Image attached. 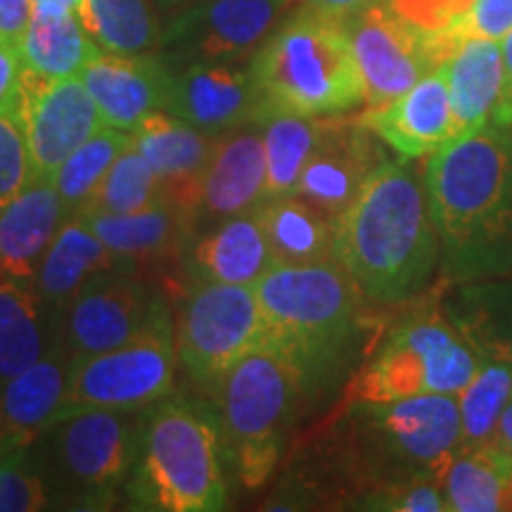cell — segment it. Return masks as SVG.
<instances>
[{
  "mask_svg": "<svg viewBox=\"0 0 512 512\" xmlns=\"http://www.w3.org/2000/svg\"><path fill=\"white\" fill-rule=\"evenodd\" d=\"M430 214L448 278L512 273V128L460 133L425 164Z\"/></svg>",
  "mask_w": 512,
  "mask_h": 512,
  "instance_id": "6da1fadb",
  "label": "cell"
},
{
  "mask_svg": "<svg viewBox=\"0 0 512 512\" xmlns=\"http://www.w3.org/2000/svg\"><path fill=\"white\" fill-rule=\"evenodd\" d=\"M332 226V256L370 302H406L437 266L441 245L425 178L403 162L384 159Z\"/></svg>",
  "mask_w": 512,
  "mask_h": 512,
  "instance_id": "7a4b0ae2",
  "label": "cell"
},
{
  "mask_svg": "<svg viewBox=\"0 0 512 512\" xmlns=\"http://www.w3.org/2000/svg\"><path fill=\"white\" fill-rule=\"evenodd\" d=\"M228 467L216 406L169 394L143 411L124 498L133 510H226Z\"/></svg>",
  "mask_w": 512,
  "mask_h": 512,
  "instance_id": "3957f363",
  "label": "cell"
},
{
  "mask_svg": "<svg viewBox=\"0 0 512 512\" xmlns=\"http://www.w3.org/2000/svg\"><path fill=\"white\" fill-rule=\"evenodd\" d=\"M256 287L268 347L285 354L304 377L306 392L323 384L354 347L363 292L339 261L275 264Z\"/></svg>",
  "mask_w": 512,
  "mask_h": 512,
  "instance_id": "277c9868",
  "label": "cell"
},
{
  "mask_svg": "<svg viewBox=\"0 0 512 512\" xmlns=\"http://www.w3.org/2000/svg\"><path fill=\"white\" fill-rule=\"evenodd\" d=\"M249 74L261 117H332L363 102L347 19L313 8L290 12L256 48Z\"/></svg>",
  "mask_w": 512,
  "mask_h": 512,
  "instance_id": "5b68a950",
  "label": "cell"
},
{
  "mask_svg": "<svg viewBox=\"0 0 512 512\" xmlns=\"http://www.w3.org/2000/svg\"><path fill=\"white\" fill-rule=\"evenodd\" d=\"M349 437L358 470L375 486L444 484L463 441L458 396L420 394L396 401H354Z\"/></svg>",
  "mask_w": 512,
  "mask_h": 512,
  "instance_id": "8992f818",
  "label": "cell"
},
{
  "mask_svg": "<svg viewBox=\"0 0 512 512\" xmlns=\"http://www.w3.org/2000/svg\"><path fill=\"white\" fill-rule=\"evenodd\" d=\"M143 411H74L31 441V460L53 508H112L136 460Z\"/></svg>",
  "mask_w": 512,
  "mask_h": 512,
  "instance_id": "52a82bcc",
  "label": "cell"
},
{
  "mask_svg": "<svg viewBox=\"0 0 512 512\" xmlns=\"http://www.w3.org/2000/svg\"><path fill=\"white\" fill-rule=\"evenodd\" d=\"M304 392L299 368L273 347L242 358L211 392L230 472L245 489H259L271 479Z\"/></svg>",
  "mask_w": 512,
  "mask_h": 512,
  "instance_id": "ba28073f",
  "label": "cell"
},
{
  "mask_svg": "<svg viewBox=\"0 0 512 512\" xmlns=\"http://www.w3.org/2000/svg\"><path fill=\"white\" fill-rule=\"evenodd\" d=\"M484 358L451 320L415 313L384 337L380 349L354 377L349 401H396L420 394L458 396Z\"/></svg>",
  "mask_w": 512,
  "mask_h": 512,
  "instance_id": "9c48e42d",
  "label": "cell"
},
{
  "mask_svg": "<svg viewBox=\"0 0 512 512\" xmlns=\"http://www.w3.org/2000/svg\"><path fill=\"white\" fill-rule=\"evenodd\" d=\"M178 363L214 392L230 368L268 347V328L254 285L192 283L174 318Z\"/></svg>",
  "mask_w": 512,
  "mask_h": 512,
  "instance_id": "30bf717a",
  "label": "cell"
},
{
  "mask_svg": "<svg viewBox=\"0 0 512 512\" xmlns=\"http://www.w3.org/2000/svg\"><path fill=\"white\" fill-rule=\"evenodd\" d=\"M178 366L174 316L164 311L131 342L72 358L62 415L91 408L143 411L174 392Z\"/></svg>",
  "mask_w": 512,
  "mask_h": 512,
  "instance_id": "8fae6325",
  "label": "cell"
},
{
  "mask_svg": "<svg viewBox=\"0 0 512 512\" xmlns=\"http://www.w3.org/2000/svg\"><path fill=\"white\" fill-rule=\"evenodd\" d=\"M347 29L368 107L401 98L456 48L446 34L418 27L387 3L349 17Z\"/></svg>",
  "mask_w": 512,
  "mask_h": 512,
  "instance_id": "7c38bea8",
  "label": "cell"
},
{
  "mask_svg": "<svg viewBox=\"0 0 512 512\" xmlns=\"http://www.w3.org/2000/svg\"><path fill=\"white\" fill-rule=\"evenodd\" d=\"M294 0H200L176 10L159 41L169 69L188 64H233L271 36Z\"/></svg>",
  "mask_w": 512,
  "mask_h": 512,
  "instance_id": "4fadbf2b",
  "label": "cell"
},
{
  "mask_svg": "<svg viewBox=\"0 0 512 512\" xmlns=\"http://www.w3.org/2000/svg\"><path fill=\"white\" fill-rule=\"evenodd\" d=\"M169 311L164 297L121 264L88 280L60 311L62 344L72 358L117 349Z\"/></svg>",
  "mask_w": 512,
  "mask_h": 512,
  "instance_id": "5bb4252c",
  "label": "cell"
},
{
  "mask_svg": "<svg viewBox=\"0 0 512 512\" xmlns=\"http://www.w3.org/2000/svg\"><path fill=\"white\" fill-rule=\"evenodd\" d=\"M22 117L34 181H53L72 152L105 128L79 76L43 81L24 72Z\"/></svg>",
  "mask_w": 512,
  "mask_h": 512,
  "instance_id": "9a60e30c",
  "label": "cell"
},
{
  "mask_svg": "<svg viewBox=\"0 0 512 512\" xmlns=\"http://www.w3.org/2000/svg\"><path fill=\"white\" fill-rule=\"evenodd\" d=\"M373 136L361 119H323V131L299 181L297 195L330 219L342 214L384 162Z\"/></svg>",
  "mask_w": 512,
  "mask_h": 512,
  "instance_id": "2e32d148",
  "label": "cell"
},
{
  "mask_svg": "<svg viewBox=\"0 0 512 512\" xmlns=\"http://www.w3.org/2000/svg\"><path fill=\"white\" fill-rule=\"evenodd\" d=\"M164 112L211 136L259 124L261 102L249 69L235 64H188L171 69Z\"/></svg>",
  "mask_w": 512,
  "mask_h": 512,
  "instance_id": "e0dca14e",
  "label": "cell"
},
{
  "mask_svg": "<svg viewBox=\"0 0 512 512\" xmlns=\"http://www.w3.org/2000/svg\"><path fill=\"white\" fill-rule=\"evenodd\" d=\"M216 140L219 136L204 133L169 112L150 114L131 133L133 147L147 159L159 178L164 200L181 209L192 221V228H195L202 181L214 155Z\"/></svg>",
  "mask_w": 512,
  "mask_h": 512,
  "instance_id": "ac0fdd59",
  "label": "cell"
},
{
  "mask_svg": "<svg viewBox=\"0 0 512 512\" xmlns=\"http://www.w3.org/2000/svg\"><path fill=\"white\" fill-rule=\"evenodd\" d=\"M79 79L98 105L102 124L133 133L155 112H164L171 69L159 55L100 53Z\"/></svg>",
  "mask_w": 512,
  "mask_h": 512,
  "instance_id": "d6986e66",
  "label": "cell"
},
{
  "mask_svg": "<svg viewBox=\"0 0 512 512\" xmlns=\"http://www.w3.org/2000/svg\"><path fill=\"white\" fill-rule=\"evenodd\" d=\"M266 147L259 124L223 133L204 174L195 230L252 211L266 197Z\"/></svg>",
  "mask_w": 512,
  "mask_h": 512,
  "instance_id": "ffe728a7",
  "label": "cell"
},
{
  "mask_svg": "<svg viewBox=\"0 0 512 512\" xmlns=\"http://www.w3.org/2000/svg\"><path fill=\"white\" fill-rule=\"evenodd\" d=\"M361 124L382 138L401 159L425 157L458 136L456 114L444 67L434 69L415 83L411 91L384 107H368Z\"/></svg>",
  "mask_w": 512,
  "mask_h": 512,
  "instance_id": "44dd1931",
  "label": "cell"
},
{
  "mask_svg": "<svg viewBox=\"0 0 512 512\" xmlns=\"http://www.w3.org/2000/svg\"><path fill=\"white\" fill-rule=\"evenodd\" d=\"M181 252L190 283L256 285L275 266L259 207L195 230Z\"/></svg>",
  "mask_w": 512,
  "mask_h": 512,
  "instance_id": "7402d4cb",
  "label": "cell"
},
{
  "mask_svg": "<svg viewBox=\"0 0 512 512\" xmlns=\"http://www.w3.org/2000/svg\"><path fill=\"white\" fill-rule=\"evenodd\" d=\"M72 354L64 344L19 373L0 389V453L29 446L62 418Z\"/></svg>",
  "mask_w": 512,
  "mask_h": 512,
  "instance_id": "603a6c76",
  "label": "cell"
},
{
  "mask_svg": "<svg viewBox=\"0 0 512 512\" xmlns=\"http://www.w3.org/2000/svg\"><path fill=\"white\" fill-rule=\"evenodd\" d=\"M69 219L53 181H31L0 209V275L34 283L57 230Z\"/></svg>",
  "mask_w": 512,
  "mask_h": 512,
  "instance_id": "cb8c5ba5",
  "label": "cell"
},
{
  "mask_svg": "<svg viewBox=\"0 0 512 512\" xmlns=\"http://www.w3.org/2000/svg\"><path fill=\"white\" fill-rule=\"evenodd\" d=\"M62 344L60 313L34 283L0 275V389Z\"/></svg>",
  "mask_w": 512,
  "mask_h": 512,
  "instance_id": "d4e9b609",
  "label": "cell"
},
{
  "mask_svg": "<svg viewBox=\"0 0 512 512\" xmlns=\"http://www.w3.org/2000/svg\"><path fill=\"white\" fill-rule=\"evenodd\" d=\"M121 264H133V261L121 259L86 223L69 216L43 256L34 287L43 302L60 313L88 280Z\"/></svg>",
  "mask_w": 512,
  "mask_h": 512,
  "instance_id": "484cf974",
  "label": "cell"
},
{
  "mask_svg": "<svg viewBox=\"0 0 512 512\" xmlns=\"http://www.w3.org/2000/svg\"><path fill=\"white\" fill-rule=\"evenodd\" d=\"M458 136L489 124L503 86L501 41L470 36L458 41L444 64Z\"/></svg>",
  "mask_w": 512,
  "mask_h": 512,
  "instance_id": "4316f807",
  "label": "cell"
},
{
  "mask_svg": "<svg viewBox=\"0 0 512 512\" xmlns=\"http://www.w3.org/2000/svg\"><path fill=\"white\" fill-rule=\"evenodd\" d=\"M448 320L479 356L512 368V273L465 280Z\"/></svg>",
  "mask_w": 512,
  "mask_h": 512,
  "instance_id": "83f0119b",
  "label": "cell"
},
{
  "mask_svg": "<svg viewBox=\"0 0 512 512\" xmlns=\"http://www.w3.org/2000/svg\"><path fill=\"white\" fill-rule=\"evenodd\" d=\"M98 238L119 254L136 261L162 256L183 249L192 235V221L174 204L162 202L133 214H107V211H81L76 214Z\"/></svg>",
  "mask_w": 512,
  "mask_h": 512,
  "instance_id": "f1b7e54d",
  "label": "cell"
},
{
  "mask_svg": "<svg viewBox=\"0 0 512 512\" xmlns=\"http://www.w3.org/2000/svg\"><path fill=\"white\" fill-rule=\"evenodd\" d=\"M259 214L275 264H316L335 259L332 219L297 192L264 197Z\"/></svg>",
  "mask_w": 512,
  "mask_h": 512,
  "instance_id": "f546056e",
  "label": "cell"
},
{
  "mask_svg": "<svg viewBox=\"0 0 512 512\" xmlns=\"http://www.w3.org/2000/svg\"><path fill=\"white\" fill-rule=\"evenodd\" d=\"M446 510H512V453L496 444L465 448L444 477Z\"/></svg>",
  "mask_w": 512,
  "mask_h": 512,
  "instance_id": "4dcf8cb0",
  "label": "cell"
},
{
  "mask_svg": "<svg viewBox=\"0 0 512 512\" xmlns=\"http://www.w3.org/2000/svg\"><path fill=\"white\" fill-rule=\"evenodd\" d=\"M24 72L43 81L79 76L88 62L100 53L98 43L83 29L76 12L41 15L34 12L31 24L19 43Z\"/></svg>",
  "mask_w": 512,
  "mask_h": 512,
  "instance_id": "1f68e13d",
  "label": "cell"
},
{
  "mask_svg": "<svg viewBox=\"0 0 512 512\" xmlns=\"http://www.w3.org/2000/svg\"><path fill=\"white\" fill-rule=\"evenodd\" d=\"M76 15L102 53L145 55L162 41L150 0H81Z\"/></svg>",
  "mask_w": 512,
  "mask_h": 512,
  "instance_id": "d6a6232c",
  "label": "cell"
},
{
  "mask_svg": "<svg viewBox=\"0 0 512 512\" xmlns=\"http://www.w3.org/2000/svg\"><path fill=\"white\" fill-rule=\"evenodd\" d=\"M259 126L266 147V197L294 195L323 131V119L268 114L259 121Z\"/></svg>",
  "mask_w": 512,
  "mask_h": 512,
  "instance_id": "836d02e7",
  "label": "cell"
},
{
  "mask_svg": "<svg viewBox=\"0 0 512 512\" xmlns=\"http://www.w3.org/2000/svg\"><path fill=\"white\" fill-rule=\"evenodd\" d=\"M131 145V133L117 128H100L93 138H88L72 157L60 166L53 178V185L60 192L69 216H76L91 202L95 190L100 188L102 178L117 162V157Z\"/></svg>",
  "mask_w": 512,
  "mask_h": 512,
  "instance_id": "e575fe53",
  "label": "cell"
},
{
  "mask_svg": "<svg viewBox=\"0 0 512 512\" xmlns=\"http://www.w3.org/2000/svg\"><path fill=\"white\" fill-rule=\"evenodd\" d=\"M512 396V368L501 361L484 358L482 366L458 394L463 441L460 451L494 444L498 420Z\"/></svg>",
  "mask_w": 512,
  "mask_h": 512,
  "instance_id": "d590c367",
  "label": "cell"
},
{
  "mask_svg": "<svg viewBox=\"0 0 512 512\" xmlns=\"http://www.w3.org/2000/svg\"><path fill=\"white\" fill-rule=\"evenodd\" d=\"M164 190L147 159L133 147H126L102 178L91 202L81 211H107V214H133L162 204ZM79 211V214H81Z\"/></svg>",
  "mask_w": 512,
  "mask_h": 512,
  "instance_id": "8d00e7d4",
  "label": "cell"
},
{
  "mask_svg": "<svg viewBox=\"0 0 512 512\" xmlns=\"http://www.w3.org/2000/svg\"><path fill=\"white\" fill-rule=\"evenodd\" d=\"M50 496L38 475L29 446H17L0 453V512L48 510Z\"/></svg>",
  "mask_w": 512,
  "mask_h": 512,
  "instance_id": "74e56055",
  "label": "cell"
},
{
  "mask_svg": "<svg viewBox=\"0 0 512 512\" xmlns=\"http://www.w3.org/2000/svg\"><path fill=\"white\" fill-rule=\"evenodd\" d=\"M34 181L22 105L0 110V209Z\"/></svg>",
  "mask_w": 512,
  "mask_h": 512,
  "instance_id": "f35d334b",
  "label": "cell"
},
{
  "mask_svg": "<svg viewBox=\"0 0 512 512\" xmlns=\"http://www.w3.org/2000/svg\"><path fill=\"white\" fill-rule=\"evenodd\" d=\"M361 508L392 512H444V486L434 482L377 486L373 494L361 498Z\"/></svg>",
  "mask_w": 512,
  "mask_h": 512,
  "instance_id": "ab89813d",
  "label": "cell"
},
{
  "mask_svg": "<svg viewBox=\"0 0 512 512\" xmlns=\"http://www.w3.org/2000/svg\"><path fill=\"white\" fill-rule=\"evenodd\" d=\"M512 29V0H475L467 15L460 19L458 27L451 31V38L463 41L470 36L501 38Z\"/></svg>",
  "mask_w": 512,
  "mask_h": 512,
  "instance_id": "60d3db41",
  "label": "cell"
},
{
  "mask_svg": "<svg viewBox=\"0 0 512 512\" xmlns=\"http://www.w3.org/2000/svg\"><path fill=\"white\" fill-rule=\"evenodd\" d=\"M24 98V62L17 46L0 43V110L22 105Z\"/></svg>",
  "mask_w": 512,
  "mask_h": 512,
  "instance_id": "b9f144b4",
  "label": "cell"
},
{
  "mask_svg": "<svg viewBox=\"0 0 512 512\" xmlns=\"http://www.w3.org/2000/svg\"><path fill=\"white\" fill-rule=\"evenodd\" d=\"M34 17V0H0V43L17 46Z\"/></svg>",
  "mask_w": 512,
  "mask_h": 512,
  "instance_id": "7bdbcfd3",
  "label": "cell"
},
{
  "mask_svg": "<svg viewBox=\"0 0 512 512\" xmlns=\"http://www.w3.org/2000/svg\"><path fill=\"white\" fill-rule=\"evenodd\" d=\"M503 50V86L498 95L496 110L491 114V121L496 126L512 128V29L501 38Z\"/></svg>",
  "mask_w": 512,
  "mask_h": 512,
  "instance_id": "ee69618b",
  "label": "cell"
},
{
  "mask_svg": "<svg viewBox=\"0 0 512 512\" xmlns=\"http://www.w3.org/2000/svg\"><path fill=\"white\" fill-rule=\"evenodd\" d=\"M387 3V0H302L306 8H313L318 12H328V15L349 19L358 15V12L373 8V5Z\"/></svg>",
  "mask_w": 512,
  "mask_h": 512,
  "instance_id": "f6af8a7d",
  "label": "cell"
},
{
  "mask_svg": "<svg viewBox=\"0 0 512 512\" xmlns=\"http://www.w3.org/2000/svg\"><path fill=\"white\" fill-rule=\"evenodd\" d=\"M494 444L512 453V396H510V401L505 403L501 420H498V430H496Z\"/></svg>",
  "mask_w": 512,
  "mask_h": 512,
  "instance_id": "bcb514c9",
  "label": "cell"
},
{
  "mask_svg": "<svg viewBox=\"0 0 512 512\" xmlns=\"http://www.w3.org/2000/svg\"><path fill=\"white\" fill-rule=\"evenodd\" d=\"M81 0H34V12L41 15H67L79 10Z\"/></svg>",
  "mask_w": 512,
  "mask_h": 512,
  "instance_id": "7dc6e473",
  "label": "cell"
},
{
  "mask_svg": "<svg viewBox=\"0 0 512 512\" xmlns=\"http://www.w3.org/2000/svg\"><path fill=\"white\" fill-rule=\"evenodd\" d=\"M192 3H200V0H159V5H166V8H174V10H181L185 5H192Z\"/></svg>",
  "mask_w": 512,
  "mask_h": 512,
  "instance_id": "c3c4849f",
  "label": "cell"
}]
</instances>
